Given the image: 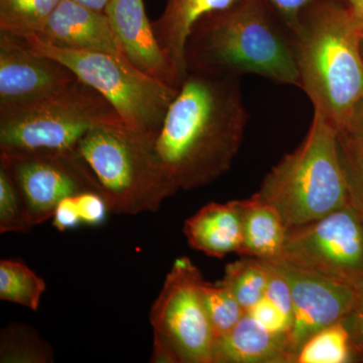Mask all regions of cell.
Instances as JSON below:
<instances>
[{"instance_id": "cell-1", "label": "cell", "mask_w": 363, "mask_h": 363, "mask_svg": "<svg viewBox=\"0 0 363 363\" xmlns=\"http://www.w3.org/2000/svg\"><path fill=\"white\" fill-rule=\"evenodd\" d=\"M248 119L240 79L187 74L155 142L178 191L204 187L231 168Z\"/></svg>"}, {"instance_id": "cell-2", "label": "cell", "mask_w": 363, "mask_h": 363, "mask_svg": "<svg viewBox=\"0 0 363 363\" xmlns=\"http://www.w3.org/2000/svg\"><path fill=\"white\" fill-rule=\"evenodd\" d=\"M186 63L188 73L257 75L300 88L292 33L264 0H241L203 18L189 38Z\"/></svg>"}, {"instance_id": "cell-3", "label": "cell", "mask_w": 363, "mask_h": 363, "mask_svg": "<svg viewBox=\"0 0 363 363\" xmlns=\"http://www.w3.org/2000/svg\"><path fill=\"white\" fill-rule=\"evenodd\" d=\"M291 33L301 89L314 112L338 133L347 130L363 99V26L342 0H319Z\"/></svg>"}, {"instance_id": "cell-4", "label": "cell", "mask_w": 363, "mask_h": 363, "mask_svg": "<svg viewBox=\"0 0 363 363\" xmlns=\"http://www.w3.org/2000/svg\"><path fill=\"white\" fill-rule=\"evenodd\" d=\"M255 195L279 210L288 228L350 204L338 130L314 112L305 140L272 167Z\"/></svg>"}, {"instance_id": "cell-5", "label": "cell", "mask_w": 363, "mask_h": 363, "mask_svg": "<svg viewBox=\"0 0 363 363\" xmlns=\"http://www.w3.org/2000/svg\"><path fill=\"white\" fill-rule=\"evenodd\" d=\"M155 142L156 136L123 124L95 128L79 143L78 154L96 178L111 213L156 212L178 192Z\"/></svg>"}, {"instance_id": "cell-6", "label": "cell", "mask_w": 363, "mask_h": 363, "mask_svg": "<svg viewBox=\"0 0 363 363\" xmlns=\"http://www.w3.org/2000/svg\"><path fill=\"white\" fill-rule=\"evenodd\" d=\"M123 124L99 92L77 80L39 102L0 114V154H75L91 130Z\"/></svg>"}, {"instance_id": "cell-7", "label": "cell", "mask_w": 363, "mask_h": 363, "mask_svg": "<svg viewBox=\"0 0 363 363\" xmlns=\"http://www.w3.org/2000/svg\"><path fill=\"white\" fill-rule=\"evenodd\" d=\"M18 37L32 51L61 62L78 80L99 92L128 128L157 138L179 88L150 77L121 57L64 49L35 33Z\"/></svg>"}, {"instance_id": "cell-8", "label": "cell", "mask_w": 363, "mask_h": 363, "mask_svg": "<svg viewBox=\"0 0 363 363\" xmlns=\"http://www.w3.org/2000/svg\"><path fill=\"white\" fill-rule=\"evenodd\" d=\"M201 272L188 257L174 262L150 313L152 362L213 363L215 343L202 296Z\"/></svg>"}, {"instance_id": "cell-9", "label": "cell", "mask_w": 363, "mask_h": 363, "mask_svg": "<svg viewBox=\"0 0 363 363\" xmlns=\"http://www.w3.org/2000/svg\"><path fill=\"white\" fill-rule=\"evenodd\" d=\"M278 259L353 286L363 284V213L347 204L304 225L289 228Z\"/></svg>"}, {"instance_id": "cell-10", "label": "cell", "mask_w": 363, "mask_h": 363, "mask_svg": "<svg viewBox=\"0 0 363 363\" xmlns=\"http://www.w3.org/2000/svg\"><path fill=\"white\" fill-rule=\"evenodd\" d=\"M0 166L13 179L32 227L52 219L67 197L89 191L102 195L96 178L78 152L0 154Z\"/></svg>"}, {"instance_id": "cell-11", "label": "cell", "mask_w": 363, "mask_h": 363, "mask_svg": "<svg viewBox=\"0 0 363 363\" xmlns=\"http://www.w3.org/2000/svg\"><path fill=\"white\" fill-rule=\"evenodd\" d=\"M77 80L61 62L32 51L18 35L0 32V114L39 102Z\"/></svg>"}, {"instance_id": "cell-12", "label": "cell", "mask_w": 363, "mask_h": 363, "mask_svg": "<svg viewBox=\"0 0 363 363\" xmlns=\"http://www.w3.org/2000/svg\"><path fill=\"white\" fill-rule=\"evenodd\" d=\"M285 274L293 303L289 342L294 355L313 334L342 321L354 304L357 288L283 259L272 260Z\"/></svg>"}, {"instance_id": "cell-13", "label": "cell", "mask_w": 363, "mask_h": 363, "mask_svg": "<svg viewBox=\"0 0 363 363\" xmlns=\"http://www.w3.org/2000/svg\"><path fill=\"white\" fill-rule=\"evenodd\" d=\"M104 13L128 61L150 77L179 88L143 0H109Z\"/></svg>"}, {"instance_id": "cell-14", "label": "cell", "mask_w": 363, "mask_h": 363, "mask_svg": "<svg viewBox=\"0 0 363 363\" xmlns=\"http://www.w3.org/2000/svg\"><path fill=\"white\" fill-rule=\"evenodd\" d=\"M37 35L64 49L106 52L126 59L106 14L72 0H61Z\"/></svg>"}, {"instance_id": "cell-15", "label": "cell", "mask_w": 363, "mask_h": 363, "mask_svg": "<svg viewBox=\"0 0 363 363\" xmlns=\"http://www.w3.org/2000/svg\"><path fill=\"white\" fill-rule=\"evenodd\" d=\"M241 0H167L164 13L152 23L157 39L166 55L177 85L187 76L186 47L191 33L207 16L235 6Z\"/></svg>"}, {"instance_id": "cell-16", "label": "cell", "mask_w": 363, "mask_h": 363, "mask_svg": "<svg viewBox=\"0 0 363 363\" xmlns=\"http://www.w3.org/2000/svg\"><path fill=\"white\" fill-rule=\"evenodd\" d=\"M183 233L191 247L209 257L238 253L242 245L240 200L205 205L185 221Z\"/></svg>"}, {"instance_id": "cell-17", "label": "cell", "mask_w": 363, "mask_h": 363, "mask_svg": "<svg viewBox=\"0 0 363 363\" xmlns=\"http://www.w3.org/2000/svg\"><path fill=\"white\" fill-rule=\"evenodd\" d=\"M213 363H295L288 336L267 330L247 314L215 344Z\"/></svg>"}, {"instance_id": "cell-18", "label": "cell", "mask_w": 363, "mask_h": 363, "mask_svg": "<svg viewBox=\"0 0 363 363\" xmlns=\"http://www.w3.org/2000/svg\"><path fill=\"white\" fill-rule=\"evenodd\" d=\"M240 203L242 245L238 255L262 260L279 259L289 228L279 210L255 194Z\"/></svg>"}, {"instance_id": "cell-19", "label": "cell", "mask_w": 363, "mask_h": 363, "mask_svg": "<svg viewBox=\"0 0 363 363\" xmlns=\"http://www.w3.org/2000/svg\"><path fill=\"white\" fill-rule=\"evenodd\" d=\"M269 276L267 260L245 257L226 267L220 283L233 292L247 312L266 295Z\"/></svg>"}, {"instance_id": "cell-20", "label": "cell", "mask_w": 363, "mask_h": 363, "mask_svg": "<svg viewBox=\"0 0 363 363\" xmlns=\"http://www.w3.org/2000/svg\"><path fill=\"white\" fill-rule=\"evenodd\" d=\"M47 285L21 260L0 262V298L38 311Z\"/></svg>"}, {"instance_id": "cell-21", "label": "cell", "mask_w": 363, "mask_h": 363, "mask_svg": "<svg viewBox=\"0 0 363 363\" xmlns=\"http://www.w3.org/2000/svg\"><path fill=\"white\" fill-rule=\"evenodd\" d=\"M60 2L61 0H0V32L40 35Z\"/></svg>"}, {"instance_id": "cell-22", "label": "cell", "mask_w": 363, "mask_h": 363, "mask_svg": "<svg viewBox=\"0 0 363 363\" xmlns=\"http://www.w3.org/2000/svg\"><path fill=\"white\" fill-rule=\"evenodd\" d=\"M0 362L49 363L54 362L51 345L28 325L11 323L2 329Z\"/></svg>"}, {"instance_id": "cell-23", "label": "cell", "mask_w": 363, "mask_h": 363, "mask_svg": "<svg viewBox=\"0 0 363 363\" xmlns=\"http://www.w3.org/2000/svg\"><path fill=\"white\" fill-rule=\"evenodd\" d=\"M354 362L350 333L342 321L313 334L301 346L295 363Z\"/></svg>"}, {"instance_id": "cell-24", "label": "cell", "mask_w": 363, "mask_h": 363, "mask_svg": "<svg viewBox=\"0 0 363 363\" xmlns=\"http://www.w3.org/2000/svg\"><path fill=\"white\" fill-rule=\"evenodd\" d=\"M202 296L216 341L233 330L247 314L233 292L220 281L210 284L204 281Z\"/></svg>"}, {"instance_id": "cell-25", "label": "cell", "mask_w": 363, "mask_h": 363, "mask_svg": "<svg viewBox=\"0 0 363 363\" xmlns=\"http://www.w3.org/2000/svg\"><path fill=\"white\" fill-rule=\"evenodd\" d=\"M338 135L350 204L363 213V145L350 131H341Z\"/></svg>"}, {"instance_id": "cell-26", "label": "cell", "mask_w": 363, "mask_h": 363, "mask_svg": "<svg viewBox=\"0 0 363 363\" xmlns=\"http://www.w3.org/2000/svg\"><path fill=\"white\" fill-rule=\"evenodd\" d=\"M30 228L18 189L6 169L0 166V233H28Z\"/></svg>"}, {"instance_id": "cell-27", "label": "cell", "mask_w": 363, "mask_h": 363, "mask_svg": "<svg viewBox=\"0 0 363 363\" xmlns=\"http://www.w3.org/2000/svg\"><path fill=\"white\" fill-rule=\"evenodd\" d=\"M342 323L350 333L354 362H363V284L357 286L354 304L344 317Z\"/></svg>"}, {"instance_id": "cell-28", "label": "cell", "mask_w": 363, "mask_h": 363, "mask_svg": "<svg viewBox=\"0 0 363 363\" xmlns=\"http://www.w3.org/2000/svg\"><path fill=\"white\" fill-rule=\"evenodd\" d=\"M248 315L255 318L267 330L279 335L288 336L290 334L292 324L286 319L285 316L279 311L272 302L266 297L262 298L257 304L253 306L247 312Z\"/></svg>"}, {"instance_id": "cell-29", "label": "cell", "mask_w": 363, "mask_h": 363, "mask_svg": "<svg viewBox=\"0 0 363 363\" xmlns=\"http://www.w3.org/2000/svg\"><path fill=\"white\" fill-rule=\"evenodd\" d=\"M81 223L86 225H100L104 223L109 209L104 196L100 193L83 192L76 195Z\"/></svg>"}, {"instance_id": "cell-30", "label": "cell", "mask_w": 363, "mask_h": 363, "mask_svg": "<svg viewBox=\"0 0 363 363\" xmlns=\"http://www.w3.org/2000/svg\"><path fill=\"white\" fill-rule=\"evenodd\" d=\"M52 226L59 231L71 230L80 225L81 219L79 215L76 195L67 197L62 200L52 215Z\"/></svg>"}, {"instance_id": "cell-31", "label": "cell", "mask_w": 363, "mask_h": 363, "mask_svg": "<svg viewBox=\"0 0 363 363\" xmlns=\"http://www.w3.org/2000/svg\"><path fill=\"white\" fill-rule=\"evenodd\" d=\"M278 14L281 20L292 30L298 16L308 6L319 0H264Z\"/></svg>"}, {"instance_id": "cell-32", "label": "cell", "mask_w": 363, "mask_h": 363, "mask_svg": "<svg viewBox=\"0 0 363 363\" xmlns=\"http://www.w3.org/2000/svg\"><path fill=\"white\" fill-rule=\"evenodd\" d=\"M359 138L363 145V99L355 107L347 130Z\"/></svg>"}, {"instance_id": "cell-33", "label": "cell", "mask_w": 363, "mask_h": 363, "mask_svg": "<svg viewBox=\"0 0 363 363\" xmlns=\"http://www.w3.org/2000/svg\"><path fill=\"white\" fill-rule=\"evenodd\" d=\"M350 7L351 13L363 26V0H342Z\"/></svg>"}, {"instance_id": "cell-34", "label": "cell", "mask_w": 363, "mask_h": 363, "mask_svg": "<svg viewBox=\"0 0 363 363\" xmlns=\"http://www.w3.org/2000/svg\"><path fill=\"white\" fill-rule=\"evenodd\" d=\"M72 1L81 4V6L89 7L93 11L104 13L109 0H72Z\"/></svg>"}, {"instance_id": "cell-35", "label": "cell", "mask_w": 363, "mask_h": 363, "mask_svg": "<svg viewBox=\"0 0 363 363\" xmlns=\"http://www.w3.org/2000/svg\"><path fill=\"white\" fill-rule=\"evenodd\" d=\"M362 54H363V38H362Z\"/></svg>"}]
</instances>
